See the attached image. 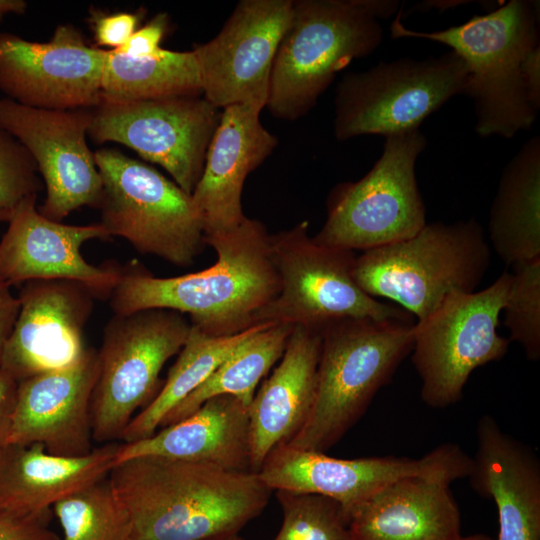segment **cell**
Listing matches in <instances>:
<instances>
[{
    "mask_svg": "<svg viewBox=\"0 0 540 540\" xmlns=\"http://www.w3.org/2000/svg\"><path fill=\"white\" fill-rule=\"evenodd\" d=\"M425 146L419 130L386 137L382 155L364 177L333 188L326 221L313 240L329 247L366 251L421 230L426 225V211L415 164Z\"/></svg>",
    "mask_w": 540,
    "mask_h": 540,
    "instance_id": "8",
    "label": "cell"
},
{
    "mask_svg": "<svg viewBox=\"0 0 540 540\" xmlns=\"http://www.w3.org/2000/svg\"><path fill=\"white\" fill-rule=\"evenodd\" d=\"M466 81V65L452 51L422 60L380 62L348 73L336 88L334 135L345 141L419 130L424 119L453 96L464 94Z\"/></svg>",
    "mask_w": 540,
    "mask_h": 540,
    "instance_id": "10",
    "label": "cell"
},
{
    "mask_svg": "<svg viewBox=\"0 0 540 540\" xmlns=\"http://www.w3.org/2000/svg\"><path fill=\"white\" fill-rule=\"evenodd\" d=\"M205 244L215 249L217 261L199 272L160 278L134 266L121 269L109 297L114 314L169 309L188 315L193 327L212 337L254 326V315L280 291L266 227L246 217Z\"/></svg>",
    "mask_w": 540,
    "mask_h": 540,
    "instance_id": "2",
    "label": "cell"
},
{
    "mask_svg": "<svg viewBox=\"0 0 540 540\" xmlns=\"http://www.w3.org/2000/svg\"><path fill=\"white\" fill-rule=\"evenodd\" d=\"M263 109L237 104L221 111L203 172L191 194L202 220L204 242L236 229L246 218L241 204L244 182L278 144L260 121Z\"/></svg>",
    "mask_w": 540,
    "mask_h": 540,
    "instance_id": "21",
    "label": "cell"
},
{
    "mask_svg": "<svg viewBox=\"0 0 540 540\" xmlns=\"http://www.w3.org/2000/svg\"><path fill=\"white\" fill-rule=\"evenodd\" d=\"M460 540H493L491 537L485 535V534H474L469 536H462Z\"/></svg>",
    "mask_w": 540,
    "mask_h": 540,
    "instance_id": "42",
    "label": "cell"
},
{
    "mask_svg": "<svg viewBox=\"0 0 540 540\" xmlns=\"http://www.w3.org/2000/svg\"><path fill=\"white\" fill-rule=\"evenodd\" d=\"M471 469L472 456L453 443L417 459L391 455L339 459L282 444L268 454L257 474L272 491L313 493L337 501L349 522L355 508L400 478L428 475L453 482L468 477Z\"/></svg>",
    "mask_w": 540,
    "mask_h": 540,
    "instance_id": "14",
    "label": "cell"
},
{
    "mask_svg": "<svg viewBox=\"0 0 540 540\" xmlns=\"http://www.w3.org/2000/svg\"><path fill=\"white\" fill-rule=\"evenodd\" d=\"M19 312L5 343L0 369L17 382L79 363L87 349L84 327L93 309V294L67 280L25 283Z\"/></svg>",
    "mask_w": 540,
    "mask_h": 540,
    "instance_id": "18",
    "label": "cell"
},
{
    "mask_svg": "<svg viewBox=\"0 0 540 540\" xmlns=\"http://www.w3.org/2000/svg\"><path fill=\"white\" fill-rule=\"evenodd\" d=\"M538 4L511 0L496 10L440 31L406 28L401 13L390 26L392 38H419L448 46L465 63L464 94L472 98L476 131L482 137L511 138L529 129L537 116L522 79V65L539 43Z\"/></svg>",
    "mask_w": 540,
    "mask_h": 540,
    "instance_id": "4",
    "label": "cell"
},
{
    "mask_svg": "<svg viewBox=\"0 0 540 540\" xmlns=\"http://www.w3.org/2000/svg\"><path fill=\"white\" fill-rule=\"evenodd\" d=\"M27 3L23 0H0V20L10 14H23Z\"/></svg>",
    "mask_w": 540,
    "mask_h": 540,
    "instance_id": "41",
    "label": "cell"
},
{
    "mask_svg": "<svg viewBox=\"0 0 540 540\" xmlns=\"http://www.w3.org/2000/svg\"><path fill=\"white\" fill-rule=\"evenodd\" d=\"M292 325L270 323L250 336L210 376L162 420L174 424L195 412L205 401L231 395L250 405L261 379L284 353Z\"/></svg>",
    "mask_w": 540,
    "mask_h": 540,
    "instance_id": "29",
    "label": "cell"
},
{
    "mask_svg": "<svg viewBox=\"0 0 540 540\" xmlns=\"http://www.w3.org/2000/svg\"><path fill=\"white\" fill-rule=\"evenodd\" d=\"M167 28V14L159 13L144 26L138 28L122 47L113 51L135 58L157 55L163 49L160 43Z\"/></svg>",
    "mask_w": 540,
    "mask_h": 540,
    "instance_id": "37",
    "label": "cell"
},
{
    "mask_svg": "<svg viewBox=\"0 0 540 540\" xmlns=\"http://www.w3.org/2000/svg\"><path fill=\"white\" fill-rule=\"evenodd\" d=\"M37 198L20 204L0 240V283L11 288L37 280H67L85 286L96 298L110 297L121 269L94 266L81 253L93 239L111 237L99 223L67 225L43 216Z\"/></svg>",
    "mask_w": 540,
    "mask_h": 540,
    "instance_id": "19",
    "label": "cell"
},
{
    "mask_svg": "<svg viewBox=\"0 0 540 540\" xmlns=\"http://www.w3.org/2000/svg\"><path fill=\"white\" fill-rule=\"evenodd\" d=\"M451 483L428 475L389 483L350 514L352 540H460V512Z\"/></svg>",
    "mask_w": 540,
    "mask_h": 540,
    "instance_id": "24",
    "label": "cell"
},
{
    "mask_svg": "<svg viewBox=\"0 0 540 540\" xmlns=\"http://www.w3.org/2000/svg\"><path fill=\"white\" fill-rule=\"evenodd\" d=\"M489 235L508 266L540 259V140L527 141L505 167L489 216Z\"/></svg>",
    "mask_w": 540,
    "mask_h": 540,
    "instance_id": "27",
    "label": "cell"
},
{
    "mask_svg": "<svg viewBox=\"0 0 540 540\" xmlns=\"http://www.w3.org/2000/svg\"><path fill=\"white\" fill-rule=\"evenodd\" d=\"M64 540H132L130 513L106 477L53 505Z\"/></svg>",
    "mask_w": 540,
    "mask_h": 540,
    "instance_id": "31",
    "label": "cell"
},
{
    "mask_svg": "<svg viewBox=\"0 0 540 540\" xmlns=\"http://www.w3.org/2000/svg\"><path fill=\"white\" fill-rule=\"evenodd\" d=\"M320 348L321 330L293 326L280 363L255 393L249 405L254 472L304 424L314 399Z\"/></svg>",
    "mask_w": 540,
    "mask_h": 540,
    "instance_id": "25",
    "label": "cell"
},
{
    "mask_svg": "<svg viewBox=\"0 0 540 540\" xmlns=\"http://www.w3.org/2000/svg\"><path fill=\"white\" fill-rule=\"evenodd\" d=\"M280 280L278 295L253 317V324L281 323L322 330L345 318H408L399 306L366 294L352 274L354 251L316 243L308 222L270 235Z\"/></svg>",
    "mask_w": 540,
    "mask_h": 540,
    "instance_id": "9",
    "label": "cell"
},
{
    "mask_svg": "<svg viewBox=\"0 0 540 540\" xmlns=\"http://www.w3.org/2000/svg\"><path fill=\"white\" fill-rule=\"evenodd\" d=\"M510 281L505 271L481 291L450 295L415 322L411 360L421 379V399L429 407L460 401L470 374L506 354L510 341L497 328Z\"/></svg>",
    "mask_w": 540,
    "mask_h": 540,
    "instance_id": "12",
    "label": "cell"
},
{
    "mask_svg": "<svg viewBox=\"0 0 540 540\" xmlns=\"http://www.w3.org/2000/svg\"><path fill=\"white\" fill-rule=\"evenodd\" d=\"M179 95H202L193 51L162 49L157 55L135 58L106 50L101 97L136 101Z\"/></svg>",
    "mask_w": 540,
    "mask_h": 540,
    "instance_id": "30",
    "label": "cell"
},
{
    "mask_svg": "<svg viewBox=\"0 0 540 540\" xmlns=\"http://www.w3.org/2000/svg\"><path fill=\"white\" fill-rule=\"evenodd\" d=\"M119 443H106L82 456L50 454L41 444L0 447V508L36 514L72 493L108 477Z\"/></svg>",
    "mask_w": 540,
    "mask_h": 540,
    "instance_id": "26",
    "label": "cell"
},
{
    "mask_svg": "<svg viewBox=\"0 0 540 540\" xmlns=\"http://www.w3.org/2000/svg\"><path fill=\"white\" fill-rule=\"evenodd\" d=\"M98 353L88 348L76 365L18 382L7 443L41 444L48 453L82 456L92 451L90 405Z\"/></svg>",
    "mask_w": 540,
    "mask_h": 540,
    "instance_id": "20",
    "label": "cell"
},
{
    "mask_svg": "<svg viewBox=\"0 0 540 540\" xmlns=\"http://www.w3.org/2000/svg\"><path fill=\"white\" fill-rule=\"evenodd\" d=\"M51 512L17 514L0 508V540H60L50 528Z\"/></svg>",
    "mask_w": 540,
    "mask_h": 540,
    "instance_id": "35",
    "label": "cell"
},
{
    "mask_svg": "<svg viewBox=\"0 0 540 540\" xmlns=\"http://www.w3.org/2000/svg\"><path fill=\"white\" fill-rule=\"evenodd\" d=\"M144 456L200 462L233 471H253L249 405L231 395L212 397L191 415L162 427L153 435L120 444L114 466Z\"/></svg>",
    "mask_w": 540,
    "mask_h": 540,
    "instance_id": "23",
    "label": "cell"
},
{
    "mask_svg": "<svg viewBox=\"0 0 540 540\" xmlns=\"http://www.w3.org/2000/svg\"><path fill=\"white\" fill-rule=\"evenodd\" d=\"M105 54L70 24L59 25L47 42L0 32V90L34 108H94L101 99Z\"/></svg>",
    "mask_w": 540,
    "mask_h": 540,
    "instance_id": "17",
    "label": "cell"
},
{
    "mask_svg": "<svg viewBox=\"0 0 540 540\" xmlns=\"http://www.w3.org/2000/svg\"><path fill=\"white\" fill-rule=\"evenodd\" d=\"M490 261L484 231L471 218L426 223L407 239L363 251L352 274L366 294L397 303L419 322L450 295L474 292Z\"/></svg>",
    "mask_w": 540,
    "mask_h": 540,
    "instance_id": "6",
    "label": "cell"
},
{
    "mask_svg": "<svg viewBox=\"0 0 540 540\" xmlns=\"http://www.w3.org/2000/svg\"><path fill=\"white\" fill-rule=\"evenodd\" d=\"M35 161L27 149L0 128V215L9 220L24 201L41 190Z\"/></svg>",
    "mask_w": 540,
    "mask_h": 540,
    "instance_id": "34",
    "label": "cell"
},
{
    "mask_svg": "<svg viewBox=\"0 0 540 540\" xmlns=\"http://www.w3.org/2000/svg\"><path fill=\"white\" fill-rule=\"evenodd\" d=\"M143 15L144 12L98 14L93 19V34L96 44L111 47V50L122 47L138 29Z\"/></svg>",
    "mask_w": 540,
    "mask_h": 540,
    "instance_id": "36",
    "label": "cell"
},
{
    "mask_svg": "<svg viewBox=\"0 0 540 540\" xmlns=\"http://www.w3.org/2000/svg\"><path fill=\"white\" fill-rule=\"evenodd\" d=\"M220 116V109L203 95L136 101L101 97L92 108L88 136L97 143L116 142L133 149L192 194Z\"/></svg>",
    "mask_w": 540,
    "mask_h": 540,
    "instance_id": "13",
    "label": "cell"
},
{
    "mask_svg": "<svg viewBox=\"0 0 540 540\" xmlns=\"http://www.w3.org/2000/svg\"><path fill=\"white\" fill-rule=\"evenodd\" d=\"M19 299L10 288L0 283V361L5 343L19 312Z\"/></svg>",
    "mask_w": 540,
    "mask_h": 540,
    "instance_id": "39",
    "label": "cell"
},
{
    "mask_svg": "<svg viewBox=\"0 0 540 540\" xmlns=\"http://www.w3.org/2000/svg\"><path fill=\"white\" fill-rule=\"evenodd\" d=\"M503 308L509 341L519 343L530 361L540 358V259L516 264Z\"/></svg>",
    "mask_w": 540,
    "mask_h": 540,
    "instance_id": "33",
    "label": "cell"
},
{
    "mask_svg": "<svg viewBox=\"0 0 540 540\" xmlns=\"http://www.w3.org/2000/svg\"><path fill=\"white\" fill-rule=\"evenodd\" d=\"M8 221H9V219H8L7 217H5V216H3V215H0V223H2V222H8Z\"/></svg>",
    "mask_w": 540,
    "mask_h": 540,
    "instance_id": "44",
    "label": "cell"
},
{
    "mask_svg": "<svg viewBox=\"0 0 540 540\" xmlns=\"http://www.w3.org/2000/svg\"><path fill=\"white\" fill-rule=\"evenodd\" d=\"M477 447L467 478L480 496L493 499L498 540H540V462L533 450L481 416Z\"/></svg>",
    "mask_w": 540,
    "mask_h": 540,
    "instance_id": "22",
    "label": "cell"
},
{
    "mask_svg": "<svg viewBox=\"0 0 540 540\" xmlns=\"http://www.w3.org/2000/svg\"><path fill=\"white\" fill-rule=\"evenodd\" d=\"M211 540H243L238 534L228 535L224 537H219Z\"/></svg>",
    "mask_w": 540,
    "mask_h": 540,
    "instance_id": "43",
    "label": "cell"
},
{
    "mask_svg": "<svg viewBox=\"0 0 540 540\" xmlns=\"http://www.w3.org/2000/svg\"><path fill=\"white\" fill-rule=\"evenodd\" d=\"M414 324V317H361L324 327L313 403L285 444L324 453L335 445L411 353Z\"/></svg>",
    "mask_w": 540,
    "mask_h": 540,
    "instance_id": "5",
    "label": "cell"
},
{
    "mask_svg": "<svg viewBox=\"0 0 540 540\" xmlns=\"http://www.w3.org/2000/svg\"><path fill=\"white\" fill-rule=\"evenodd\" d=\"M191 330L184 314L146 309L114 314L98 353L99 371L92 392V439H121L134 412L154 398L164 364L178 354Z\"/></svg>",
    "mask_w": 540,
    "mask_h": 540,
    "instance_id": "11",
    "label": "cell"
},
{
    "mask_svg": "<svg viewBox=\"0 0 540 540\" xmlns=\"http://www.w3.org/2000/svg\"><path fill=\"white\" fill-rule=\"evenodd\" d=\"M102 180L100 224L141 254L173 265L194 263L205 245L191 194L153 167L115 149L94 153Z\"/></svg>",
    "mask_w": 540,
    "mask_h": 540,
    "instance_id": "7",
    "label": "cell"
},
{
    "mask_svg": "<svg viewBox=\"0 0 540 540\" xmlns=\"http://www.w3.org/2000/svg\"><path fill=\"white\" fill-rule=\"evenodd\" d=\"M18 382L0 369V447L7 443Z\"/></svg>",
    "mask_w": 540,
    "mask_h": 540,
    "instance_id": "38",
    "label": "cell"
},
{
    "mask_svg": "<svg viewBox=\"0 0 540 540\" xmlns=\"http://www.w3.org/2000/svg\"><path fill=\"white\" fill-rule=\"evenodd\" d=\"M275 493L283 521L273 540H352L348 518L337 501L313 493Z\"/></svg>",
    "mask_w": 540,
    "mask_h": 540,
    "instance_id": "32",
    "label": "cell"
},
{
    "mask_svg": "<svg viewBox=\"0 0 540 540\" xmlns=\"http://www.w3.org/2000/svg\"><path fill=\"white\" fill-rule=\"evenodd\" d=\"M88 109L50 110L0 98V128L30 153L46 197L38 211L60 222L83 206L98 207L102 180L87 143Z\"/></svg>",
    "mask_w": 540,
    "mask_h": 540,
    "instance_id": "15",
    "label": "cell"
},
{
    "mask_svg": "<svg viewBox=\"0 0 540 540\" xmlns=\"http://www.w3.org/2000/svg\"><path fill=\"white\" fill-rule=\"evenodd\" d=\"M293 0H241L219 33L193 51L203 97L222 110L266 107L273 61Z\"/></svg>",
    "mask_w": 540,
    "mask_h": 540,
    "instance_id": "16",
    "label": "cell"
},
{
    "mask_svg": "<svg viewBox=\"0 0 540 540\" xmlns=\"http://www.w3.org/2000/svg\"><path fill=\"white\" fill-rule=\"evenodd\" d=\"M270 323L232 336L212 337L191 325L189 336L151 402L132 418L121 439L128 443L153 435L165 416L229 357L244 341Z\"/></svg>",
    "mask_w": 540,
    "mask_h": 540,
    "instance_id": "28",
    "label": "cell"
},
{
    "mask_svg": "<svg viewBox=\"0 0 540 540\" xmlns=\"http://www.w3.org/2000/svg\"><path fill=\"white\" fill-rule=\"evenodd\" d=\"M108 478L130 513L132 540L238 534L263 512L272 492L257 472L157 456L119 463Z\"/></svg>",
    "mask_w": 540,
    "mask_h": 540,
    "instance_id": "1",
    "label": "cell"
},
{
    "mask_svg": "<svg viewBox=\"0 0 540 540\" xmlns=\"http://www.w3.org/2000/svg\"><path fill=\"white\" fill-rule=\"evenodd\" d=\"M397 0H293L270 75L266 108L278 119L306 115L336 73L382 41L380 20Z\"/></svg>",
    "mask_w": 540,
    "mask_h": 540,
    "instance_id": "3",
    "label": "cell"
},
{
    "mask_svg": "<svg viewBox=\"0 0 540 540\" xmlns=\"http://www.w3.org/2000/svg\"><path fill=\"white\" fill-rule=\"evenodd\" d=\"M522 79L531 105L540 108V45L525 58L522 65Z\"/></svg>",
    "mask_w": 540,
    "mask_h": 540,
    "instance_id": "40",
    "label": "cell"
}]
</instances>
